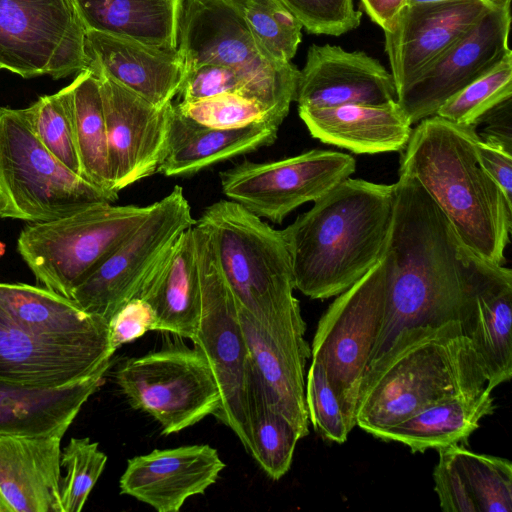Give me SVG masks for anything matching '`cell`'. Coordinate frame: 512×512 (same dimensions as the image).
Listing matches in <instances>:
<instances>
[{
	"label": "cell",
	"mask_w": 512,
	"mask_h": 512,
	"mask_svg": "<svg viewBox=\"0 0 512 512\" xmlns=\"http://www.w3.org/2000/svg\"><path fill=\"white\" fill-rule=\"evenodd\" d=\"M385 253L389 258L387 293L367 371L402 329L459 322L466 334L476 306L472 252L421 184L407 175L399 174L394 183V212Z\"/></svg>",
	"instance_id": "cell-1"
},
{
	"label": "cell",
	"mask_w": 512,
	"mask_h": 512,
	"mask_svg": "<svg viewBox=\"0 0 512 512\" xmlns=\"http://www.w3.org/2000/svg\"><path fill=\"white\" fill-rule=\"evenodd\" d=\"M394 184L347 178L281 230L295 289L311 299L337 296L384 256Z\"/></svg>",
	"instance_id": "cell-2"
},
{
	"label": "cell",
	"mask_w": 512,
	"mask_h": 512,
	"mask_svg": "<svg viewBox=\"0 0 512 512\" xmlns=\"http://www.w3.org/2000/svg\"><path fill=\"white\" fill-rule=\"evenodd\" d=\"M478 138L476 126L427 117L412 129L401 151L399 174L421 184L465 248L503 265L512 202L478 163Z\"/></svg>",
	"instance_id": "cell-3"
},
{
	"label": "cell",
	"mask_w": 512,
	"mask_h": 512,
	"mask_svg": "<svg viewBox=\"0 0 512 512\" xmlns=\"http://www.w3.org/2000/svg\"><path fill=\"white\" fill-rule=\"evenodd\" d=\"M463 325L402 329L365 374L356 425L380 438L391 426L435 402L489 387Z\"/></svg>",
	"instance_id": "cell-4"
},
{
	"label": "cell",
	"mask_w": 512,
	"mask_h": 512,
	"mask_svg": "<svg viewBox=\"0 0 512 512\" xmlns=\"http://www.w3.org/2000/svg\"><path fill=\"white\" fill-rule=\"evenodd\" d=\"M195 225L211 239L237 306L269 331L305 323L281 230L231 200L207 206Z\"/></svg>",
	"instance_id": "cell-5"
},
{
	"label": "cell",
	"mask_w": 512,
	"mask_h": 512,
	"mask_svg": "<svg viewBox=\"0 0 512 512\" xmlns=\"http://www.w3.org/2000/svg\"><path fill=\"white\" fill-rule=\"evenodd\" d=\"M105 191L66 168L34 135L24 109L0 107V218L54 220L98 202Z\"/></svg>",
	"instance_id": "cell-6"
},
{
	"label": "cell",
	"mask_w": 512,
	"mask_h": 512,
	"mask_svg": "<svg viewBox=\"0 0 512 512\" xmlns=\"http://www.w3.org/2000/svg\"><path fill=\"white\" fill-rule=\"evenodd\" d=\"M98 202L66 216L29 223L17 250L36 280L63 297L71 293L151 211Z\"/></svg>",
	"instance_id": "cell-7"
},
{
	"label": "cell",
	"mask_w": 512,
	"mask_h": 512,
	"mask_svg": "<svg viewBox=\"0 0 512 512\" xmlns=\"http://www.w3.org/2000/svg\"><path fill=\"white\" fill-rule=\"evenodd\" d=\"M244 1L185 0L177 50L184 69L213 64L245 77L256 99L283 122L296 99L300 70L260 53L245 20Z\"/></svg>",
	"instance_id": "cell-8"
},
{
	"label": "cell",
	"mask_w": 512,
	"mask_h": 512,
	"mask_svg": "<svg viewBox=\"0 0 512 512\" xmlns=\"http://www.w3.org/2000/svg\"><path fill=\"white\" fill-rule=\"evenodd\" d=\"M193 232L201 309L191 341L209 363L220 392V406L213 416L234 432L251 455L248 412L251 363L247 342L235 298L220 270L210 236L195 224Z\"/></svg>",
	"instance_id": "cell-9"
},
{
	"label": "cell",
	"mask_w": 512,
	"mask_h": 512,
	"mask_svg": "<svg viewBox=\"0 0 512 512\" xmlns=\"http://www.w3.org/2000/svg\"><path fill=\"white\" fill-rule=\"evenodd\" d=\"M386 253L361 279L337 295L320 318L312 342V359L319 361L337 395L350 430L363 378L380 329L387 293Z\"/></svg>",
	"instance_id": "cell-10"
},
{
	"label": "cell",
	"mask_w": 512,
	"mask_h": 512,
	"mask_svg": "<svg viewBox=\"0 0 512 512\" xmlns=\"http://www.w3.org/2000/svg\"><path fill=\"white\" fill-rule=\"evenodd\" d=\"M115 378L131 407L157 421L164 435L214 415L221 402L213 371L196 346H168L127 359Z\"/></svg>",
	"instance_id": "cell-11"
},
{
	"label": "cell",
	"mask_w": 512,
	"mask_h": 512,
	"mask_svg": "<svg viewBox=\"0 0 512 512\" xmlns=\"http://www.w3.org/2000/svg\"><path fill=\"white\" fill-rule=\"evenodd\" d=\"M87 29L75 0H0V69L61 79L85 70Z\"/></svg>",
	"instance_id": "cell-12"
},
{
	"label": "cell",
	"mask_w": 512,
	"mask_h": 512,
	"mask_svg": "<svg viewBox=\"0 0 512 512\" xmlns=\"http://www.w3.org/2000/svg\"><path fill=\"white\" fill-rule=\"evenodd\" d=\"M183 188L152 204L142 223L124 239L71 293L83 311L109 322L136 297L152 268L177 238L194 226Z\"/></svg>",
	"instance_id": "cell-13"
},
{
	"label": "cell",
	"mask_w": 512,
	"mask_h": 512,
	"mask_svg": "<svg viewBox=\"0 0 512 512\" xmlns=\"http://www.w3.org/2000/svg\"><path fill=\"white\" fill-rule=\"evenodd\" d=\"M356 169L348 154L313 149L271 162L243 160L219 174L223 194L275 224L297 207L314 202Z\"/></svg>",
	"instance_id": "cell-14"
},
{
	"label": "cell",
	"mask_w": 512,
	"mask_h": 512,
	"mask_svg": "<svg viewBox=\"0 0 512 512\" xmlns=\"http://www.w3.org/2000/svg\"><path fill=\"white\" fill-rule=\"evenodd\" d=\"M510 25L511 0H501L399 93L397 102L410 123L435 115L445 101L511 52Z\"/></svg>",
	"instance_id": "cell-15"
},
{
	"label": "cell",
	"mask_w": 512,
	"mask_h": 512,
	"mask_svg": "<svg viewBox=\"0 0 512 512\" xmlns=\"http://www.w3.org/2000/svg\"><path fill=\"white\" fill-rule=\"evenodd\" d=\"M499 2L472 0L404 5L383 29L385 52L397 95Z\"/></svg>",
	"instance_id": "cell-16"
},
{
	"label": "cell",
	"mask_w": 512,
	"mask_h": 512,
	"mask_svg": "<svg viewBox=\"0 0 512 512\" xmlns=\"http://www.w3.org/2000/svg\"><path fill=\"white\" fill-rule=\"evenodd\" d=\"M97 77L106 123L112 189L118 193L158 171L167 149L173 103L155 107L110 79Z\"/></svg>",
	"instance_id": "cell-17"
},
{
	"label": "cell",
	"mask_w": 512,
	"mask_h": 512,
	"mask_svg": "<svg viewBox=\"0 0 512 512\" xmlns=\"http://www.w3.org/2000/svg\"><path fill=\"white\" fill-rule=\"evenodd\" d=\"M114 353L107 338L41 337L0 312V382L34 388L67 386L94 374Z\"/></svg>",
	"instance_id": "cell-18"
},
{
	"label": "cell",
	"mask_w": 512,
	"mask_h": 512,
	"mask_svg": "<svg viewBox=\"0 0 512 512\" xmlns=\"http://www.w3.org/2000/svg\"><path fill=\"white\" fill-rule=\"evenodd\" d=\"M295 101L298 108L382 105L397 101V91L391 73L365 52L313 44L300 70Z\"/></svg>",
	"instance_id": "cell-19"
},
{
	"label": "cell",
	"mask_w": 512,
	"mask_h": 512,
	"mask_svg": "<svg viewBox=\"0 0 512 512\" xmlns=\"http://www.w3.org/2000/svg\"><path fill=\"white\" fill-rule=\"evenodd\" d=\"M224 468L218 451L208 444L155 449L128 460L120 493L158 512H178L188 498L204 494Z\"/></svg>",
	"instance_id": "cell-20"
},
{
	"label": "cell",
	"mask_w": 512,
	"mask_h": 512,
	"mask_svg": "<svg viewBox=\"0 0 512 512\" xmlns=\"http://www.w3.org/2000/svg\"><path fill=\"white\" fill-rule=\"evenodd\" d=\"M237 308L250 363L266 400L302 439L309 433L305 368L311 349L305 340L306 324L269 331Z\"/></svg>",
	"instance_id": "cell-21"
},
{
	"label": "cell",
	"mask_w": 512,
	"mask_h": 512,
	"mask_svg": "<svg viewBox=\"0 0 512 512\" xmlns=\"http://www.w3.org/2000/svg\"><path fill=\"white\" fill-rule=\"evenodd\" d=\"M88 68L161 108L178 95L184 61L178 50L169 51L87 30Z\"/></svg>",
	"instance_id": "cell-22"
},
{
	"label": "cell",
	"mask_w": 512,
	"mask_h": 512,
	"mask_svg": "<svg viewBox=\"0 0 512 512\" xmlns=\"http://www.w3.org/2000/svg\"><path fill=\"white\" fill-rule=\"evenodd\" d=\"M61 439L0 435V494L12 512H61Z\"/></svg>",
	"instance_id": "cell-23"
},
{
	"label": "cell",
	"mask_w": 512,
	"mask_h": 512,
	"mask_svg": "<svg viewBox=\"0 0 512 512\" xmlns=\"http://www.w3.org/2000/svg\"><path fill=\"white\" fill-rule=\"evenodd\" d=\"M298 113L314 138L356 154L402 151L412 132L397 101L298 108Z\"/></svg>",
	"instance_id": "cell-24"
},
{
	"label": "cell",
	"mask_w": 512,
	"mask_h": 512,
	"mask_svg": "<svg viewBox=\"0 0 512 512\" xmlns=\"http://www.w3.org/2000/svg\"><path fill=\"white\" fill-rule=\"evenodd\" d=\"M476 277V306L466 336L496 388L512 376V271L471 255Z\"/></svg>",
	"instance_id": "cell-25"
},
{
	"label": "cell",
	"mask_w": 512,
	"mask_h": 512,
	"mask_svg": "<svg viewBox=\"0 0 512 512\" xmlns=\"http://www.w3.org/2000/svg\"><path fill=\"white\" fill-rule=\"evenodd\" d=\"M111 366L62 387L34 388L0 382V435L63 437Z\"/></svg>",
	"instance_id": "cell-26"
},
{
	"label": "cell",
	"mask_w": 512,
	"mask_h": 512,
	"mask_svg": "<svg viewBox=\"0 0 512 512\" xmlns=\"http://www.w3.org/2000/svg\"><path fill=\"white\" fill-rule=\"evenodd\" d=\"M136 297L152 307L159 331L193 339L201 309L193 226L177 238L152 268Z\"/></svg>",
	"instance_id": "cell-27"
},
{
	"label": "cell",
	"mask_w": 512,
	"mask_h": 512,
	"mask_svg": "<svg viewBox=\"0 0 512 512\" xmlns=\"http://www.w3.org/2000/svg\"><path fill=\"white\" fill-rule=\"evenodd\" d=\"M278 129L269 123L211 128L182 115L173 104L167 149L157 172L168 177L198 173L221 161L272 145Z\"/></svg>",
	"instance_id": "cell-28"
},
{
	"label": "cell",
	"mask_w": 512,
	"mask_h": 512,
	"mask_svg": "<svg viewBox=\"0 0 512 512\" xmlns=\"http://www.w3.org/2000/svg\"><path fill=\"white\" fill-rule=\"evenodd\" d=\"M0 312L26 331L41 337L109 339L108 322L47 288L0 282Z\"/></svg>",
	"instance_id": "cell-29"
},
{
	"label": "cell",
	"mask_w": 512,
	"mask_h": 512,
	"mask_svg": "<svg viewBox=\"0 0 512 512\" xmlns=\"http://www.w3.org/2000/svg\"><path fill=\"white\" fill-rule=\"evenodd\" d=\"M87 30L154 48H178L183 0H75Z\"/></svg>",
	"instance_id": "cell-30"
},
{
	"label": "cell",
	"mask_w": 512,
	"mask_h": 512,
	"mask_svg": "<svg viewBox=\"0 0 512 512\" xmlns=\"http://www.w3.org/2000/svg\"><path fill=\"white\" fill-rule=\"evenodd\" d=\"M492 391L487 387L478 394L435 402L388 428L380 439L402 443L412 452L458 444L479 427L481 419L493 413Z\"/></svg>",
	"instance_id": "cell-31"
},
{
	"label": "cell",
	"mask_w": 512,
	"mask_h": 512,
	"mask_svg": "<svg viewBox=\"0 0 512 512\" xmlns=\"http://www.w3.org/2000/svg\"><path fill=\"white\" fill-rule=\"evenodd\" d=\"M64 90L69 105L81 176L105 191L114 192L99 79L87 68L79 72L75 79L64 87Z\"/></svg>",
	"instance_id": "cell-32"
},
{
	"label": "cell",
	"mask_w": 512,
	"mask_h": 512,
	"mask_svg": "<svg viewBox=\"0 0 512 512\" xmlns=\"http://www.w3.org/2000/svg\"><path fill=\"white\" fill-rule=\"evenodd\" d=\"M468 512L512 511V463L454 444L445 447Z\"/></svg>",
	"instance_id": "cell-33"
},
{
	"label": "cell",
	"mask_w": 512,
	"mask_h": 512,
	"mask_svg": "<svg viewBox=\"0 0 512 512\" xmlns=\"http://www.w3.org/2000/svg\"><path fill=\"white\" fill-rule=\"evenodd\" d=\"M249 430L251 456L272 480H279L290 469L298 432L267 402L260 381L252 366L248 385Z\"/></svg>",
	"instance_id": "cell-34"
},
{
	"label": "cell",
	"mask_w": 512,
	"mask_h": 512,
	"mask_svg": "<svg viewBox=\"0 0 512 512\" xmlns=\"http://www.w3.org/2000/svg\"><path fill=\"white\" fill-rule=\"evenodd\" d=\"M244 16L260 53L276 63L291 62L302 24L279 0H245Z\"/></svg>",
	"instance_id": "cell-35"
},
{
	"label": "cell",
	"mask_w": 512,
	"mask_h": 512,
	"mask_svg": "<svg viewBox=\"0 0 512 512\" xmlns=\"http://www.w3.org/2000/svg\"><path fill=\"white\" fill-rule=\"evenodd\" d=\"M511 97L512 51L445 101L435 115L454 123L477 126L490 110Z\"/></svg>",
	"instance_id": "cell-36"
},
{
	"label": "cell",
	"mask_w": 512,
	"mask_h": 512,
	"mask_svg": "<svg viewBox=\"0 0 512 512\" xmlns=\"http://www.w3.org/2000/svg\"><path fill=\"white\" fill-rule=\"evenodd\" d=\"M23 109L34 135L46 150L66 168L81 176L64 88L52 95L38 98Z\"/></svg>",
	"instance_id": "cell-37"
},
{
	"label": "cell",
	"mask_w": 512,
	"mask_h": 512,
	"mask_svg": "<svg viewBox=\"0 0 512 512\" xmlns=\"http://www.w3.org/2000/svg\"><path fill=\"white\" fill-rule=\"evenodd\" d=\"M176 109L211 128L232 129L259 123L282 124L260 101L238 93H223L194 101H179Z\"/></svg>",
	"instance_id": "cell-38"
},
{
	"label": "cell",
	"mask_w": 512,
	"mask_h": 512,
	"mask_svg": "<svg viewBox=\"0 0 512 512\" xmlns=\"http://www.w3.org/2000/svg\"><path fill=\"white\" fill-rule=\"evenodd\" d=\"M107 462L97 442L88 437L71 438L61 451L66 475L60 483L61 512H80Z\"/></svg>",
	"instance_id": "cell-39"
},
{
	"label": "cell",
	"mask_w": 512,
	"mask_h": 512,
	"mask_svg": "<svg viewBox=\"0 0 512 512\" xmlns=\"http://www.w3.org/2000/svg\"><path fill=\"white\" fill-rule=\"evenodd\" d=\"M305 398L314 430L325 440L345 442L351 430L323 365L315 359L308 370Z\"/></svg>",
	"instance_id": "cell-40"
},
{
	"label": "cell",
	"mask_w": 512,
	"mask_h": 512,
	"mask_svg": "<svg viewBox=\"0 0 512 512\" xmlns=\"http://www.w3.org/2000/svg\"><path fill=\"white\" fill-rule=\"evenodd\" d=\"M308 33L339 36L360 25L353 0H279Z\"/></svg>",
	"instance_id": "cell-41"
},
{
	"label": "cell",
	"mask_w": 512,
	"mask_h": 512,
	"mask_svg": "<svg viewBox=\"0 0 512 512\" xmlns=\"http://www.w3.org/2000/svg\"><path fill=\"white\" fill-rule=\"evenodd\" d=\"M184 72L178 92L180 101H194L223 93H238L256 99L250 82L230 68L203 64L187 68Z\"/></svg>",
	"instance_id": "cell-42"
},
{
	"label": "cell",
	"mask_w": 512,
	"mask_h": 512,
	"mask_svg": "<svg viewBox=\"0 0 512 512\" xmlns=\"http://www.w3.org/2000/svg\"><path fill=\"white\" fill-rule=\"evenodd\" d=\"M109 343L115 352L151 330H158V320L152 307L134 297L122 306L108 322Z\"/></svg>",
	"instance_id": "cell-43"
},
{
	"label": "cell",
	"mask_w": 512,
	"mask_h": 512,
	"mask_svg": "<svg viewBox=\"0 0 512 512\" xmlns=\"http://www.w3.org/2000/svg\"><path fill=\"white\" fill-rule=\"evenodd\" d=\"M475 150L480 166L512 202V153L480 137L475 143Z\"/></svg>",
	"instance_id": "cell-44"
},
{
	"label": "cell",
	"mask_w": 512,
	"mask_h": 512,
	"mask_svg": "<svg viewBox=\"0 0 512 512\" xmlns=\"http://www.w3.org/2000/svg\"><path fill=\"white\" fill-rule=\"evenodd\" d=\"M484 122L487 125L480 139L512 153L511 98L490 110L480 121Z\"/></svg>",
	"instance_id": "cell-45"
},
{
	"label": "cell",
	"mask_w": 512,
	"mask_h": 512,
	"mask_svg": "<svg viewBox=\"0 0 512 512\" xmlns=\"http://www.w3.org/2000/svg\"><path fill=\"white\" fill-rule=\"evenodd\" d=\"M366 14L385 29L404 6L405 0H360Z\"/></svg>",
	"instance_id": "cell-46"
},
{
	"label": "cell",
	"mask_w": 512,
	"mask_h": 512,
	"mask_svg": "<svg viewBox=\"0 0 512 512\" xmlns=\"http://www.w3.org/2000/svg\"><path fill=\"white\" fill-rule=\"evenodd\" d=\"M445 1H472V0H405L404 5H412L417 3H425V2H445ZM487 2H499L501 0H480Z\"/></svg>",
	"instance_id": "cell-47"
},
{
	"label": "cell",
	"mask_w": 512,
	"mask_h": 512,
	"mask_svg": "<svg viewBox=\"0 0 512 512\" xmlns=\"http://www.w3.org/2000/svg\"><path fill=\"white\" fill-rule=\"evenodd\" d=\"M0 512H12L10 507L7 505V503L1 496V494H0Z\"/></svg>",
	"instance_id": "cell-48"
}]
</instances>
